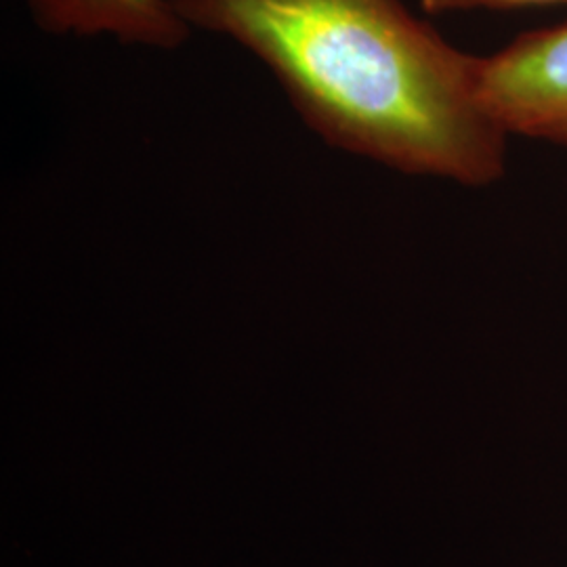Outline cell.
Segmentation results:
<instances>
[{"label":"cell","mask_w":567,"mask_h":567,"mask_svg":"<svg viewBox=\"0 0 567 567\" xmlns=\"http://www.w3.org/2000/svg\"><path fill=\"white\" fill-rule=\"evenodd\" d=\"M194 30L252 53L328 145L416 177L498 182L507 131L480 89V58L400 0H173Z\"/></svg>","instance_id":"1"},{"label":"cell","mask_w":567,"mask_h":567,"mask_svg":"<svg viewBox=\"0 0 567 567\" xmlns=\"http://www.w3.org/2000/svg\"><path fill=\"white\" fill-rule=\"evenodd\" d=\"M480 89L508 135L567 147V21L480 58Z\"/></svg>","instance_id":"2"},{"label":"cell","mask_w":567,"mask_h":567,"mask_svg":"<svg viewBox=\"0 0 567 567\" xmlns=\"http://www.w3.org/2000/svg\"><path fill=\"white\" fill-rule=\"evenodd\" d=\"M32 21L53 37H112L122 44L175 51L194 28L173 0H25Z\"/></svg>","instance_id":"3"},{"label":"cell","mask_w":567,"mask_h":567,"mask_svg":"<svg viewBox=\"0 0 567 567\" xmlns=\"http://www.w3.org/2000/svg\"><path fill=\"white\" fill-rule=\"evenodd\" d=\"M567 0H421L423 9L429 13H454V11H473V9H508V7H526V4H550Z\"/></svg>","instance_id":"4"}]
</instances>
